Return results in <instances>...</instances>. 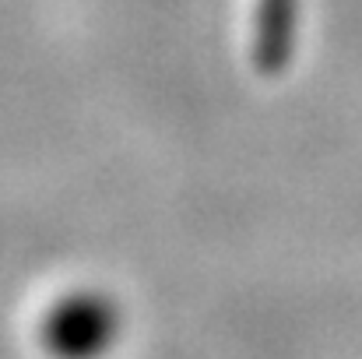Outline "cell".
Returning <instances> with one entry per match:
<instances>
[{"label":"cell","mask_w":362,"mask_h":359,"mask_svg":"<svg viewBox=\"0 0 362 359\" xmlns=\"http://www.w3.org/2000/svg\"><path fill=\"white\" fill-rule=\"evenodd\" d=\"M106 335V321L103 314H95L88 303L74 307V310H64L53 324V342L60 349H71V353H85V349H95L99 338Z\"/></svg>","instance_id":"1"}]
</instances>
